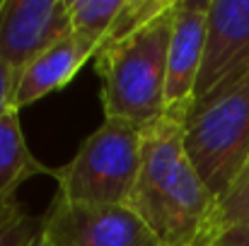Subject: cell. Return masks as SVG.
Listing matches in <instances>:
<instances>
[{"instance_id": "obj_14", "label": "cell", "mask_w": 249, "mask_h": 246, "mask_svg": "<svg viewBox=\"0 0 249 246\" xmlns=\"http://www.w3.org/2000/svg\"><path fill=\"white\" fill-rule=\"evenodd\" d=\"M206 246H249V217L223 230L220 234H215Z\"/></svg>"}, {"instance_id": "obj_17", "label": "cell", "mask_w": 249, "mask_h": 246, "mask_svg": "<svg viewBox=\"0 0 249 246\" xmlns=\"http://www.w3.org/2000/svg\"><path fill=\"white\" fill-rule=\"evenodd\" d=\"M39 246H46V244H44V242H39Z\"/></svg>"}, {"instance_id": "obj_6", "label": "cell", "mask_w": 249, "mask_h": 246, "mask_svg": "<svg viewBox=\"0 0 249 246\" xmlns=\"http://www.w3.org/2000/svg\"><path fill=\"white\" fill-rule=\"evenodd\" d=\"M208 10H211V0H177L174 2L162 118H169L181 126L186 123L191 114L196 82L203 66Z\"/></svg>"}, {"instance_id": "obj_3", "label": "cell", "mask_w": 249, "mask_h": 246, "mask_svg": "<svg viewBox=\"0 0 249 246\" xmlns=\"http://www.w3.org/2000/svg\"><path fill=\"white\" fill-rule=\"evenodd\" d=\"M143 164V128L104 118L87 135L75 157L63 166H51L63 200L75 205H128Z\"/></svg>"}, {"instance_id": "obj_18", "label": "cell", "mask_w": 249, "mask_h": 246, "mask_svg": "<svg viewBox=\"0 0 249 246\" xmlns=\"http://www.w3.org/2000/svg\"><path fill=\"white\" fill-rule=\"evenodd\" d=\"M0 5H2V0H0Z\"/></svg>"}, {"instance_id": "obj_15", "label": "cell", "mask_w": 249, "mask_h": 246, "mask_svg": "<svg viewBox=\"0 0 249 246\" xmlns=\"http://www.w3.org/2000/svg\"><path fill=\"white\" fill-rule=\"evenodd\" d=\"M17 73L0 61V116L12 109V92H15Z\"/></svg>"}, {"instance_id": "obj_11", "label": "cell", "mask_w": 249, "mask_h": 246, "mask_svg": "<svg viewBox=\"0 0 249 246\" xmlns=\"http://www.w3.org/2000/svg\"><path fill=\"white\" fill-rule=\"evenodd\" d=\"M124 0H68L73 32L83 34L85 39L97 44V51L107 34L111 32Z\"/></svg>"}, {"instance_id": "obj_5", "label": "cell", "mask_w": 249, "mask_h": 246, "mask_svg": "<svg viewBox=\"0 0 249 246\" xmlns=\"http://www.w3.org/2000/svg\"><path fill=\"white\" fill-rule=\"evenodd\" d=\"M46 246H162L128 205H75L53 196L41 215Z\"/></svg>"}, {"instance_id": "obj_7", "label": "cell", "mask_w": 249, "mask_h": 246, "mask_svg": "<svg viewBox=\"0 0 249 246\" xmlns=\"http://www.w3.org/2000/svg\"><path fill=\"white\" fill-rule=\"evenodd\" d=\"M71 32L68 0H2L0 61L19 75Z\"/></svg>"}, {"instance_id": "obj_4", "label": "cell", "mask_w": 249, "mask_h": 246, "mask_svg": "<svg viewBox=\"0 0 249 246\" xmlns=\"http://www.w3.org/2000/svg\"><path fill=\"white\" fill-rule=\"evenodd\" d=\"M184 148L218 200L249 157V73L194 104L184 123Z\"/></svg>"}, {"instance_id": "obj_12", "label": "cell", "mask_w": 249, "mask_h": 246, "mask_svg": "<svg viewBox=\"0 0 249 246\" xmlns=\"http://www.w3.org/2000/svg\"><path fill=\"white\" fill-rule=\"evenodd\" d=\"M249 217V157L232 179V183L225 188V193L215 200L213 225H211V239L220 234L223 230L242 222ZM208 239V242H211Z\"/></svg>"}, {"instance_id": "obj_8", "label": "cell", "mask_w": 249, "mask_h": 246, "mask_svg": "<svg viewBox=\"0 0 249 246\" xmlns=\"http://www.w3.org/2000/svg\"><path fill=\"white\" fill-rule=\"evenodd\" d=\"M249 73V0H211L206 53L194 104ZM194 109V106H191Z\"/></svg>"}, {"instance_id": "obj_10", "label": "cell", "mask_w": 249, "mask_h": 246, "mask_svg": "<svg viewBox=\"0 0 249 246\" xmlns=\"http://www.w3.org/2000/svg\"><path fill=\"white\" fill-rule=\"evenodd\" d=\"M39 174L49 176L51 166L32 155L19 123V111L10 109L0 116V200L15 198L17 188Z\"/></svg>"}, {"instance_id": "obj_16", "label": "cell", "mask_w": 249, "mask_h": 246, "mask_svg": "<svg viewBox=\"0 0 249 246\" xmlns=\"http://www.w3.org/2000/svg\"><path fill=\"white\" fill-rule=\"evenodd\" d=\"M24 215V208L17 203V198H5L0 200V230H5L10 222Z\"/></svg>"}, {"instance_id": "obj_2", "label": "cell", "mask_w": 249, "mask_h": 246, "mask_svg": "<svg viewBox=\"0 0 249 246\" xmlns=\"http://www.w3.org/2000/svg\"><path fill=\"white\" fill-rule=\"evenodd\" d=\"M172 22L174 5L126 41L94 56V73L102 78L104 118L148 128L165 116Z\"/></svg>"}, {"instance_id": "obj_9", "label": "cell", "mask_w": 249, "mask_h": 246, "mask_svg": "<svg viewBox=\"0 0 249 246\" xmlns=\"http://www.w3.org/2000/svg\"><path fill=\"white\" fill-rule=\"evenodd\" d=\"M94 56L97 44L85 39L78 32H71L17 75L12 92V109L22 111L24 106L44 99L46 94L63 89L83 70L87 61H94Z\"/></svg>"}, {"instance_id": "obj_1", "label": "cell", "mask_w": 249, "mask_h": 246, "mask_svg": "<svg viewBox=\"0 0 249 246\" xmlns=\"http://www.w3.org/2000/svg\"><path fill=\"white\" fill-rule=\"evenodd\" d=\"M128 208L162 246H206L215 196L184 148V126L169 118L143 128V164Z\"/></svg>"}, {"instance_id": "obj_13", "label": "cell", "mask_w": 249, "mask_h": 246, "mask_svg": "<svg viewBox=\"0 0 249 246\" xmlns=\"http://www.w3.org/2000/svg\"><path fill=\"white\" fill-rule=\"evenodd\" d=\"M41 242V217L22 215L0 230V246H39Z\"/></svg>"}]
</instances>
